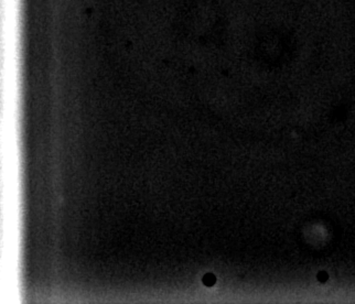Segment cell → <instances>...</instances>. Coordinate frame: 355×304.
I'll return each mask as SVG.
<instances>
[{
  "label": "cell",
  "instance_id": "obj_1",
  "mask_svg": "<svg viewBox=\"0 0 355 304\" xmlns=\"http://www.w3.org/2000/svg\"><path fill=\"white\" fill-rule=\"evenodd\" d=\"M202 282L204 283L206 286H213L215 284V282H216V278L214 274L212 273H207V274H205L203 279H202Z\"/></svg>",
  "mask_w": 355,
  "mask_h": 304
},
{
  "label": "cell",
  "instance_id": "obj_2",
  "mask_svg": "<svg viewBox=\"0 0 355 304\" xmlns=\"http://www.w3.org/2000/svg\"><path fill=\"white\" fill-rule=\"evenodd\" d=\"M328 278H329V276L325 271H321V272L318 274V280H319L320 282H325L328 280Z\"/></svg>",
  "mask_w": 355,
  "mask_h": 304
}]
</instances>
